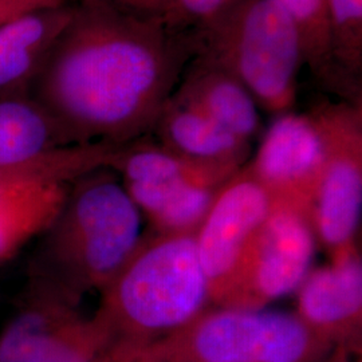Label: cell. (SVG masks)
Listing matches in <instances>:
<instances>
[{
  "label": "cell",
  "instance_id": "obj_1",
  "mask_svg": "<svg viewBox=\"0 0 362 362\" xmlns=\"http://www.w3.org/2000/svg\"><path fill=\"white\" fill-rule=\"evenodd\" d=\"M192 54L163 19L76 0L27 95L70 145L121 146L153 129Z\"/></svg>",
  "mask_w": 362,
  "mask_h": 362
},
{
  "label": "cell",
  "instance_id": "obj_2",
  "mask_svg": "<svg viewBox=\"0 0 362 362\" xmlns=\"http://www.w3.org/2000/svg\"><path fill=\"white\" fill-rule=\"evenodd\" d=\"M143 214L109 167L73 181L65 203L39 236L28 279L81 302L103 293L143 240Z\"/></svg>",
  "mask_w": 362,
  "mask_h": 362
},
{
  "label": "cell",
  "instance_id": "obj_3",
  "mask_svg": "<svg viewBox=\"0 0 362 362\" xmlns=\"http://www.w3.org/2000/svg\"><path fill=\"white\" fill-rule=\"evenodd\" d=\"M211 305L194 233L144 235L101 293L94 318L118 344L146 346L175 333Z\"/></svg>",
  "mask_w": 362,
  "mask_h": 362
},
{
  "label": "cell",
  "instance_id": "obj_4",
  "mask_svg": "<svg viewBox=\"0 0 362 362\" xmlns=\"http://www.w3.org/2000/svg\"><path fill=\"white\" fill-rule=\"evenodd\" d=\"M194 54L238 78L272 115L291 112L303 65L297 30L275 0H239L192 38Z\"/></svg>",
  "mask_w": 362,
  "mask_h": 362
},
{
  "label": "cell",
  "instance_id": "obj_5",
  "mask_svg": "<svg viewBox=\"0 0 362 362\" xmlns=\"http://www.w3.org/2000/svg\"><path fill=\"white\" fill-rule=\"evenodd\" d=\"M144 348L156 362H322L334 349L297 314L216 306Z\"/></svg>",
  "mask_w": 362,
  "mask_h": 362
},
{
  "label": "cell",
  "instance_id": "obj_6",
  "mask_svg": "<svg viewBox=\"0 0 362 362\" xmlns=\"http://www.w3.org/2000/svg\"><path fill=\"white\" fill-rule=\"evenodd\" d=\"M23 291L0 332V362H110L115 338L79 302L31 279Z\"/></svg>",
  "mask_w": 362,
  "mask_h": 362
},
{
  "label": "cell",
  "instance_id": "obj_7",
  "mask_svg": "<svg viewBox=\"0 0 362 362\" xmlns=\"http://www.w3.org/2000/svg\"><path fill=\"white\" fill-rule=\"evenodd\" d=\"M322 133L325 164L311 224L330 258L358 250L362 209V110L351 103L311 112Z\"/></svg>",
  "mask_w": 362,
  "mask_h": 362
},
{
  "label": "cell",
  "instance_id": "obj_8",
  "mask_svg": "<svg viewBox=\"0 0 362 362\" xmlns=\"http://www.w3.org/2000/svg\"><path fill=\"white\" fill-rule=\"evenodd\" d=\"M317 242L309 218L291 208L272 206L221 308L260 310L298 291L313 270Z\"/></svg>",
  "mask_w": 362,
  "mask_h": 362
},
{
  "label": "cell",
  "instance_id": "obj_9",
  "mask_svg": "<svg viewBox=\"0 0 362 362\" xmlns=\"http://www.w3.org/2000/svg\"><path fill=\"white\" fill-rule=\"evenodd\" d=\"M272 206V197L247 164L221 185L194 233L211 305L221 308L226 303L250 245Z\"/></svg>",
  "mask_w": 362,
  "mask_h": 362
},
{
  "label": "cell",
  "instance_id": "obj_10",
  "mask_svg": "<svg viewBox=\"0 0 362 362\" xmlns=\"http://www.w3.org/2000/svg\"><path fill=\"white\" fill-rule=\"evenodd\" d=\"M324 164V137L314 115L287 112L266 130L247 167L274 206L291 208L311 221Z\"/></svg>",
  "mask_w": 362,
  "mask_h": 362
},
{
  "label": "cell",
  "instance_id": "obj_11",
  "mask_svg": "<svg viewBox=\"0 0 362 362\" xmlns=\"http://www.w3.org/2000/svg\"><path fill=\"white\" fill-rule=\"evenodd\" d=\"M297 315L330 346L357 351L362 327L360 248L309 272L298 288Z\"/></svg>",
  "mask_w": 362,
  "mask_h": 362
},
{
  "label": "cell",
  "instance_id": "obj_12",
  "mask_svg": "<svg viewBox=\"0 0 362 362\" xmlns=\"http://www.w3.org/2000/svg\"><path fill=\"white\" fill-rule=\"evenodd\" d=\"M74 3L22 13L0 26V97L27 94L52 45L70 22Z\"/></svg>",
  "mask_w": 362,
  "mask_h": 362
},
{
  "label": "cell",
  "instance_id": "obj_13",
  "mask_svg": "<svg viewBox=\"0 0 362 362\" xmlns=\"http://www.w3.org/2000/svg\"><path fill=\"white\" fill-rule=\"evenodd\" d=\"M235 173L206 170L184 177L124 184L156 233H194L221 185Z\"/></svg>",
  "mask_w": 362,
  "mask_h": 362
},
{
  "label": "cell",
  "instance_id": "obj_14",
  "mask_svg": "<svg viewBox=\"0 0 362 362\" xmlns=\"http://www.w3.org/2000/svg\"><path fill=\"white\" fill-rule=\"evenodd\" d=\"M153 129L164 148L194 163L239 170L251 153V143L233 136L192 105L170 95Z\"/></svg>",
  "mask_w": 362,
  "mask_h": 362
},
{
  "label": "cell",
  "instance_id": "obj_15",
  "mask_svg": "<svg viewBox=\"0 0 362 362\" xmlns=\"http://www.w3.org/2000/svg\"><path fill=\"white\" fill-rule=\"evenodd\" d=\"M173 95L192 105L233 136L251 143L260 130L259 105L246 86L230 71L199 55L182 74Z\"/></svg>",
  "mask_w": 362,
  "mask_h": 362
},
{
  "label": "cell",
  "instance_id": "obj_16",
  "mask_svg": "<svg viewBox=\"0 0 362 362\" xmlns=\"http://www.w3.org/2000/svg\"><path fill=\"white\" fill-rule=\"evenodd\" d=\"M73 181L42 176L0 189V264L47 230Z\"/></svg>",
  "mask_w": 362,
  "mask_h": 362
},
{
  "label": "cell",
  "instance_id": "obj_17",
  "mask_svg": "<svg viewBox=\"0 0 362 362\" xmlns=\"http://www.w3.org/2000/svg\"><path fill=\"white\" fill-rule=\"evenodd\" d=\"M70 145L31 97H0V168L37 161Z\"/></svg>",
  "mask_w": 362,
  "mask_h": 362
},
{
  "label": "cell",
  "instance_id": "obj_18",
  "mask_svg": "<svg viewBox=\"0 0 362 362\" xmlns=\"http://www.w3.org/2000/svg\"><path fill=\"white\" fill-rule=\"evenodd\" d=\"M297 30L303 65L327 90L345 95L334 58L333 27L327 0H275Z\"/></svg>",
  "mask_w": 362,
  "mask_h": 362
},
{
  "label": "cell",
  "instance_id": "obj_19",
  "mask_svg": "<svg viewBox=\"0 0 362 362\" xmlns=\"http://www.w3.org/2000/svg\"><path fill=\"white\" fill-rule=\"evenodd\" d=\"M334 58L346 101L361 105L362 0H327Z\"/></svg>",
  "mask_w": 362,
  "mask_h": 362
},
{
  "label": "cell",
  "instance_id": "obj_20",
  "mask_svg": "<svg viewBox=\"0 0 362 362\" xmlns=\"http://www.w3.org/2000/svg\"><path fill=\"white\" fill-rule=\"evenodd\" d=\"M112 149L106 145L67 146L25 165L0 168V189L19 181L42 176L76 181L93 169L106 167Z\"/></svg>",
  "mask_w": 362,
  "mask_h": 362
},
{
  "label": "cell",
  "instance_id": "obj_21",
  "mask_svg": "<svg viewBox=\"0 0 362 362\" xmlns=\"http://www.w3.org/2000/svg\"><path fill=\"white\" fill-rule=\"evenodd\" d=\"M239 0H173L165 23L194 38L227 13Z\"/></svg>",
  "mask_w": 362,
  "mask_h": 362
},
{
  "label": "cell",
  "instance_id": "obj_22",
  "mask_svg": "<svg viewBox=\"0 0 362 362\" xmlns=\"http://www.w3.org/2000/svg\"><path fill=\"white\" fill-rule=\"evenodd\" d=\"M117 8L144 18H158L165 22L173 0H106Z\"/></svg>",
  "mask_w": 362,
  "mask_h": 362
},
{
  "label": "cell",
  "instance_id": "obj_23",
  "mask_svg": "<svg viewBox=\"0 0 362 362\" xmlns=\"http://www.w3.org/2000/svg\"><path fill=\"white\" fill-rule=\"evenodd\" d=\"M74 0H0V26L18 15L43 7L62 6Z\"/></svg>",
  "mask_w": 362,
  "mask_h": 362
},
{
  "label": "cell",
  "instance_id": "obj_24",
  "mask_svg": "<svg viewBox=\"0 0 362 362\" xmlns=\"http://www.w3.org/2000/svg\"><path fill=\"white\" fill-rule=\"evenodd\" d=\"M110 362H156L149 353L145 350L144 346H136V345H125V344H118Z\"/></svg>",
  "mask_w": 362,
  "mask_h": 362
},
{
  "label": "cell",
  "instance_id": "obj_25",
  "mask_svg": "<svg viewBox=\"0 0 362 362\" xmlns=\"http://www.w3.org/2000/svg\"><path fill=\"white\" fill-rule=\"evenodd\" d=\"M333 350H334L333 356L326 362H348V356H349L350 351L345 348H339V346Z\"/></svg>",
  "mask_w": 362,
  "mask_h": 362
}]
</instances>
